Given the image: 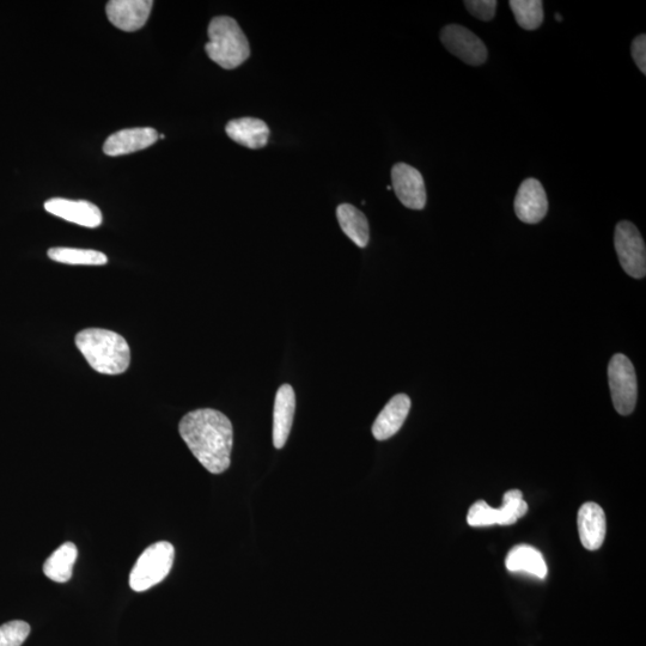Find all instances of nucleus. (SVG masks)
Masks as SVG:
<instances>
[{
  "instance_id": "f257e3e1",
  "label": "nucleus",
  "mask_w": 646,
  "mask_h": 646,
  "mask_svg": "<svg viewBox=\"0 0 646 646\" xmlns=\"http://www.w3.org/2000/svg\"><path fill=\"white\" fill-rule=\"evenodd\" d=\"M180 435L201 465L212 474H221L230 467L233 449V424L222 412L203 408L181 419Z\"/></svg>"
},
{
  "instance_id": "f03ea898",
  "label": "nucleus",
  "mask_w": 646,
  "mask_h": 646,
  "mask_svg": "<svg viewBox=\"0 0 646 646\" xmlns=\"http://www.w3.org/2000/svg\"><path fill=\"white\" fill-rule=\"evenodd\" d=\"M76 345L97 373L120 375L130 367V346L118 333L100 328L84 329L76 335Z\"/></svg>"
},
{
  "instance_id": "7ed1b4c3",
  "label": "nucleus",
  "mask_w": 646,
  "mask_h": 646,
  "mask_svg": "<svg viewBox=\"0 0 646 646\" xmlns=\"http://www.w3.org/2000/svg\"><path fill=\"white\" fill-rule=\"evenodd\" d=\"M207 56L225 70H234L251 56V47L245 33L234 18L218 16L209 26Z\"/></svg>"
},
{
  "instance_id": "20e7f679",
  "label": "nucleus",
  "mask_w": 646,
  "mask_h": 646,
  "mask_svg": "<svg viewBox=\"0 0 646 646\" xmlns=\"http://www.w3.org/2000/svg\"><path fill=\"white\" fill-rule=\"evenodd\" d=\"M174 546L167 541L156 542L142 553L130 575V587L143 593L161 583L173 568Z\"/></svg>"
},
{
  "instance_id": "39448f33",
  "label": "nucleus",
  "mask_w": 646,
  "mask_h": 646,
  "mask_svg": "<svg viewBox=\"0 0 646 646\" xmlns=\"http://www.w3.org/2000/svg\"><path fill=\"white\" fill-rule=\"evenodd\" d=\"M608 382L615 410L621 416H629L636 408L638 383L635 367L625 355L617 353L609 362Z\"/></svg>"
},
{
  "instance_id": "423d86ee",
  "label": "nucleus",
  "mask_w": 646,
  "mask_h": 646,
  "mask_svg": "<svg viewBox=\"0 0 646 646\" xmlns=\"http://www.w3.org/2000/svg\"><path fill=\"white\" fill-rule=\"evenodd\" d=\"M614 245L624 271L632 278H644L646 274L645 243L636 225L627 221L620 222L615 228Z\"/></svg>"
},
{
  "instance_id": "0eeeda50",
  "label": "nucleus",
  "mask_w": 646,
  "mask_h": 646,
  "mask_svg": "<svg viewBox=\"0 0 646 646\" xmlns=\"http://www.w3.org/2000/svg\"><path fill=\"white\" fill-rule=\"evenodd\" d=\"M441 41L444 47L453 54V56L462 60L471 66L483 65L487 59V48L479 36L471 30L459 26V24H449L441 32Z\"/></svg>"
},
{
  "instance_id": "6e6552de",
  "label": "nucleus",
  "mask_w": 646,
  "mask_h": 646,
  "mask_svg": "<svg viewBox=\"0 0 646 646\" xmlns=\"http://www.w3.org/2000/svg\"><path fill=\"white\" fill-rule=\"evenodd\" d=\"M393 190L401 204L411 210H423L426 205V188L419 170L398 163L392 169Z\"/></svg>"
},
{
  "instance_id": "1a4fd4ad",
  "label": "nucleus",
  "mask_w": 646,
  "mask_h": 646,
  "mask_svg": "<svg viewBox=\"0 0 646 646\" xmlns=\"http://www.w3.org/2000/svg\"><path fill=\"white\" fill-rule=\"evenodd\" d=\"M514 206L521 222L540 223L548 211L547 195L541 182L536 179L524 180L516 194Z\"/></svg>"
},
{
  "instance_id": "9d476101",
  "label": "nucleus",
  "mask_w": 646,
  "mask_h": 646,
  "mask_svg": "<svg viewBox=\"0 0 646 646\" xmlns=\"http://www.w3.org/2000/svg\"><path fill=\"white\" fill-rule=\"evenodd\" d=\"M152 5L151 0H112L107 4V17L120 30L137 32L148 22Z\"/></svg>"
},
{
  "instance_id": "9b49d317",
  "label": "nucleus",
  "mask_w": 646,
  "mask_h": 646,
  "mask_svg": "<svg viewBox=\"0 0 646 646\" xmlns=\"http://www.w3.org/2000/svg\"><path fill=\"white\" fill-rule=\"evenodd\" d=\"M45 209L53 216L85 228L100 227L103 221L99 207L85 200L53 198L47 201Z\"/></svg>"
},
{
  "instance_id": "f8f14e48",
  "label": "nucleus",
  "mask_w": 646,
  "mask_h": 646,
  "mask_svg": "<svg viewBox=\"0 0 646 646\" xmlns=\"http://www.w3.org/2000/svg\"><path fill=\"white\" fill-rule=\"evenodd\" d=\"M158 138V133L150 127H137V129H127L115 132L106 140L103 145V151L107 156L117 157L133 154L140 150L148 149L154 145Z\"/></svg>"
},
{
  "instance_id": "ddd939ff",
  "label": "nucleus",
  "mask_w": 646,
  "mask_h": 646,
  "mask_svg": "<svg viewBox=\"0 0 646 646\" xmlns=\"http://www.w3.org/2000/svg\"><path fill=\"white\" fill-rule=\"evenodd\" d=\"M578 533L584 548L597 551L606 538L605 511L596 503H585L578 511Z\"/></svg>"
},
{
  "instance_id": "4468645a",
  "label": "nucleus",
  "mask_w": 646,
  "mask_h": 646,
  "mask_svg": "<svg viewBox=\"0 0 646 646\" xmlns=\"http://www.w3.org/2000/svg\"><path fill=\"white\" fill-rule=\"evenodd\" d=\"M296 411V395L290 385L278 389L273 411V446L282 449L290 436Z\"/></svg>"
},
{
  "instance_id": "2eb2a0df",
  "label": "nucleus",
  "mask_w": 646,
  "mask_h": 646,
  "mask_svg": "<svg viewBox=\"0 0 646 646\" xmlns=\"http://www.w3.org/2000/svg\"><path fill=\"white\" fill-rule=\"evenodd\" d=\"M411 410V399L406 394H398L389 400L373 425V435L377 441H386L404 425Z\"/></svg>"
},
{
  "instance_id": "dca6fc26",
  "label": "nucleus",
  "mask_w": 646,
  "mask_h": 646,
  "mask_svg": "<svg viewBox=\"0 0 646 646\" xmlns=\"http://www.w3.org/2000/svg\"><path fill=\"white\" fill-rule=\"evenodd\" d=\"M225 132L235 143L252 150L264 148L268 143V137H270V129L265 121L257 118L231 120L225 127Z\"/></svg>"
},
{
  "instance_id": "f3484780",
  "label": "nucleus",
  "mask_w": 646,
  "mask_h": 646,
  "mask_svg": "<svg viewBox=\"0 0 646 646\" xmlns=\"http://www.w3.org/2000/svg\"><path fill=\"white\" fill-rule=\"evenodd\" d=\"M505 566L511 572H524L530 576L545 580L547 564L544 556L536 548L529 545H518L508 553Z\"/></svg>"
},
{
  "instance_id": "a211bd4d",
  "label": "nucleus",
  "mask_w": 646,
  "mask_h": 646,
  "mask_svg": "<svg viewBox=\"0 0 646 646\" xmlns=\"http://www.w3.org/2000/svg\"><path fill=\"white\" fill-rule=\"evenodd\" d=\"M338 222L345 235L359 248L368 246L370 229L367 217L357 207L341 204L337 209Z\"/></svg>"
},
{
  "instance_id": "6ab92c4d",
  "label": "nucleus",
  "mask_w": 646,
  "mask_h": 646,
  "mask_svg": "<svg viewBox=\"0 0 646 646\" xmlns=\"http://www.w3.org/2000/svg\"><path fill=\"white\" fill-rule=\"evenodd\" d=\"M78 556L77 547L72 542H65L51 554L44 564V574L57 583H66L71 580L73 566Z\"/></svg>"
},
{
  "instance_id": "aec40b11",
  "label": "nucleus",
  "mask_w": 646,
  "mask_h": 646,
  "mask_svg": "<svg viewBox=\"0 0 646 646\" xmlns=\"http://www.w3.org/2000/svg\"><path fill=\"white\" fill-rule=\"evenodd\" d=\"M48 257L66 265L101 266L106 265L108 261L106 255L101 252L63 247L50 249Z\"/></svg>"
},
{
  "instance_id": "412c9836",
  "label": "nucleus",
  "mask_w": 646,
  "mask_h": 646,
  "mask_svg": "<svg viewBox=\"0 0 646 646\" xmlns=\"http://www.w3.org/2000/svg\"><path fill=\"white\" fill-rule=\"evenodd\" d=\"M509 4L518 26L526 30L541 27L544 22V3L541 0H511Z\"/></svg>"
},
{
  "instance_id": "4be33fe9",
  "label": "nucleus",
  "mask_w": 646,
  "mask_h": 646,
  "mask_svg": "<svg viewBox=\"0 0 646 646\" xmlns=\"http://www.w3.org/2000/svg\"><path fill=\"white\" fill-rule=\"evenodd\" d=\"M501 523L499 526H511L528 513V504L523 501L522 492L511 490L505 493L503 505L499 508Z\"/></svg>"
},
{
  "instance_id": "5701e85b",
  "label": "nucleus",
  "mask_w": 646,
  "mask_h": 646,
  "mask_svg": "<svg viewBox=\"0 0 646 646\" xmlns=\"http://www.w3.org/2000/svg\"><path fill=\"white\" fill-rule=\"evenodd\" d=\"M467 522L471 527H490L501 523L499 509H493L484 501L474 503L468 511Z\"/></svg>"
},
{
  "instance_id": "b1692460",
  "label": "nucleus",
  "mask_w": 646,
  "mask_h": 646,
  "mask_svg": "<svg viewBox=\"0 0 646 646\" xmlns=\"http://www.w3.org/2000/svg\"><path fill=\"white\" fill-rule=\"evenodd\" d=\"M30 633L26 621L14 620L0 626V646H22Z\"/></svg>"
},
{
  "instance_id": "393cba45",
  "label": "nucleus",
  "mask_w": 646,
  "mask_h": 646,
  "mask_svg": "<svg viewBox=\"0 0 646 646\" xmlns=\"http://www.w3.org/2000/svg\"><path fill=\"white\" fill-rule=\"evenodd\" d=\"M466 8L474 17L484 22H489L496 15V0H467Z\"/></svg>"
},
{
  "instance_id": "a878e982",
  "label": "nucleus",
  "mask_w": 646,
  "mask_h": 646,
  "mask_svg": "<svg viewBox=\"0 0 646 646\" xmlns=\"http://www.w3.org/2000/svg\"><path fill=\"white\" fill-rule=\"evenodd\" d=\"M632 57L635 59V62L638 66V69L642 71L643 75H646V36L645 34L638 35L635 40L632 42L631 46Z\"/></svg>"
},
{
  "instance_id": "bb28decb",
  "label": "nucleus",
  "mask_w": 646,
  "mask_h": 646,
  "mask_svg": "<svg viewBox=\"0 0 646 646\" xmlns=\"http://www.w3.org/2000/svg\"><path fill=\"white\" fill-rule=\"evenodd\" d=\"M556 18H557V21H559V22H562V21H563V17H562V16H560V14H557V15H556Z\"/></svg>"
}]
</instances>
